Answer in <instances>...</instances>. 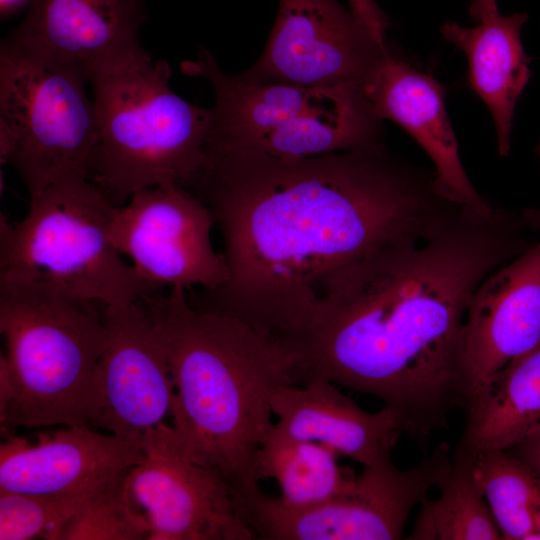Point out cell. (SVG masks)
<instances>
[{
	"label": "cell",
	"mask_w": 540,
	"mask_h": 540,
	"mask_svg": "<svg viewBox=\"0 0 540 540\" xmlns=\"http://www.w3.org/2000/svg\"><path fill=\"white\" fill-rule=\"evenodd\" d=\"M209 208L228 279L197 306L282 342L339 272L380 247L427 238L458 206L384 146L281 159L207 149L185 187Z\"/></svg>",
	"instance_id": "obj_1"
},
{
	"label": "cell",
	"mask_w": 540,
	"mask_h": 540,
	"mask_svg": "<svg viewBox=\"0 0 540 540\" xmlns=\"http://www.w3.org/2000/svg\"><path fill=\"white\" fill-rule=\"evenodd\" d=\"M450 451L442 443L407 470L392 460L364 466L337 494L312 507H287L260 489L240 497V507L258 539H401L412 509L451 469Z\"/></svg>",
	"instance_id": "obj_8"
},
{
	"label": "cell",
	"mask_w": 540,
	"mask_h": 540,
	"mask_svg": "<svg viewBox=\"0 0 540 540\" xmlns=\"http://www.w3.org/2000/svg\"><path fill=\"white\" fill-rule=\"evenodd\" d=\"M350 9L371 31L375 38L385 43L388 18L373 0H348Z\"/></svg>",
	"instance_id": "obj_25"
},
{
	"label": "cell",
	"mask_w": 540,
	"mask_h": 540,
	"mask_svg": "<svg viewBox=\"0 0 540 540\" xmlns=\"http://www.w3.org/2000/svg\"><path fill=\"white\" fill-rule=\"evenodd\" d=\"M259 479L273 478L281 489L280 501L302 509L318 505L342 490L355 476L337 462L328 447L289 437L274 424L257 454Z\"/></svg>",
	"instance_id": "obj_20"
},
{
	"label": "cell",
	"mask_w": 540,
	"mask_h": 540,
	"mask_svg": "<svg viewBox=\"0 0 540 540\" xmlns=\"http://www.w3.org/2000/svg\"><path fill=\"white\" fill-rule=\"evenodd\" d=\"M144 0H33L6 38L90 78L152 61L140 42Z\"/></svg>",
	"instance_id": "obj_13"
},
{
	"label": "cell",
	"mask_w": 540,
	"mask_h": 540,
	"mask_svg": "<svg viewBox=\"0 0 540 540\" xmlns=\"http://www.w3.org/2000/svg\"><path fill=\"white\" fill-rule=\"evenodd\" d=\"M170 367L177 448L222 476L238 497L259 490L257 454L273 426L270 392L299 385L296 356L243 321L169 288L142 300Z\"/></svg>",
	"instance_id": "obj_3"
},
{
	"label": "cell",
	"mask_w": 540,
	"mask_h": 540,
	"mask_svg": "<svg viewBox=\"0 0 540 540\" xmlns=\"http://www.w3.org/2000/svg\"><path fill=\"white\" fill-rule=\"evenodd\" d=\"M105 315L109 336L98 370L99 408L92 427L142 446L171 413L166 350L142 300L106 306Z\"/></svg>",
	"instance_id": "obj_12"
},
{
	"label": "cell",
	"mask_w": 540,
	"mask_h": 540,
	"mask_svg": "<svg viewBox=\"0 0 540 540\" xmlns=\"http://www.w3.org/2000/svg\"><path fill=\"white\" fill-rule=\"evenodd\" d=\"M473 460V456L454 451L452 467L437 486L439 497L421 503L409 540L503 539L475 484Z\"/></svg>",
	"instance_id": "obj_21"
},
{
	"label": "cell",
	"mask_w": 540,
	"mask_h": 540,
	"mask_svg": "<svg viewBox=\"0 0 540 540\" xmlns=\"http://www.w3.org/2000/svg\"><path fill=\"white\" fill-rule=\"evenodd\" d=\"M106 306L47 283L0 279V422L92 427Z\"/></svg>",
	"instance_id": "obj_4"
},
{
	"label": "cell",
	"mask_w": 540,
	"mask_h": 540,
	"mask_svg": "<svg viewBox=\"0 0 540 540\" xmlns=\"http://www.w3.org/2000/svg\"><path fill=\"white\" fill-rule=\"evenodd\" d=\"M85 72L6 37L0 45V157L30 197L62 177L88 178L97 139Z\"/></svg>",
	"instance_id": "obj_7"
},
{
	"label": "cell",
	"mask_w": 540,
	"mask_h": 540,
	"mask_svg": "<svg viewBox=\"0 0 540 540\" xmlns=\"http://www.w3.org/2000/svg\"><path fill=\"white\" fill-rule=\"evenodd\" d=\"M527 19L525 13L498 12L473 28L455 22L440 28L444 38L467 57L470 86L492 114L502 157L510 152L515 106L531 76L521 41Z\"/></svg>",
	"instance_id": "obj_18"
},
{
	"label": "cell",
	"mask_w": 540,
	"mask_h": 540,
	"mask_svg": "<svg viewBox=\"0 0 540 540\" xmlns=\"http://www.w3.org/2000/svg\"><path fill=\"white\" fill-rule=\"evenodd\" d=\"M4 431L0 491L56 495L94 490L125 477L144 458L140 444L89 425L41 433L36 442Z\"/></svg>",
	"instance_id": "obj_14"
},
{
	"label": "cell",
	"mask_w": 540,
	"mask_h": 540,
	"mask_svg": "<svg viewBox=\"0 0 540 540\" xmlns=\"http://www.w3.org/2000/svg\"><path fill=\"white\" fill-rule=\"evenodd\" d=\"M498 13L496 0H472L470 15L478 22Z\"/></svg>",
	"instance_id": "obj_27"
},
{
	"label": "cell",
	"mask_w": 540,
	"mask_h": 540,
	"mask_svg": "<svg viewBox=\"0 0 540 540\" xmlns=\"http://www.w3.org/2000/svg\"><path fill=\"white\" fill-rule=\"evenodd\" d=\"M120 206L87 177L60 178L30 197L26 215H0V279L42 282L107 307L160 292L109 238Z\"/></svg>",
	"instance_id": "obj_6"
},
{
	"label": "cell",
	"mask_w": 540,
	"mask_h": 540,
	"mask_svg": "<svg viewBox=\"0 0 540 540\" xmlns=\"http://www.w3.org/2000/svg\"><path fill=\"white\" fill-rule=\"evenodd\" d=\"M472 473L504 540H540V483L525 464L507 450H486Z\"/></svg>",
	"instance_id": "obj_22"
},
{
	"label": "cell",
	"mask_w": 540,
	"mask_h": 540,
	"mask_svg": "<svg viewBox=\"0 0 540 540\" xmlns=\"http://www.w3.org/2000/svg\"><path fill=\"white\" fill-rule=\"evenodd\" d=\"M539 341L540 241L488 275L469 301L463 355L470 395Z\"/></svg>",
	"instance_id": "obj_15"
},
{
	"label": "cell",
	"mask_w": 540,
	"mask_h": 540,
	"mask_svg": "<svg viewBox=\"0 0 540 540\" xmlns=\"http://www.w3.org/2000/svg\"><path fill=\"white\" fill-rule=\"evenodd\" d=\"M521 214L460 207L427 238L388 243L339 272L285 344L300 385L323 378L381 399L424 443L467 407L469 301L494 270L534 243Z\"/></svg>",
	"instance_id": "obj_2"
},
{
	"label": "cell",
	"mask_w": 540,
	"mask_h": 540,
	"mask_svg": "<svg viewBox=\"0 0 540 540\" xmlns=\"http://www.w3.org/2000/svg\"><path fill=\"white\" fill-rule=\"evenodd\" d=\"M376 115L407 131L435 166L434 186L451 203L488 214L494 210L470 182L446 114L444 91L431 76L389 51L363 86Z\"/></svg>",
	"instance_id": "obj_16"
},
{
	"label": "cell",
	"mask_w": 540,
	"mask_h": 540,
	"mask_svg": "<svg viewBox=\"0 0 540 540\" xmlns=\"http://www.w3.org/2000/svg\"><path fill=\"white\" fill-rule=\"evenodd\" d=\"M269 403L278 417L274 427L279 432L322 444L364 466L392 460V451L405 433L394 410L384 406L367 412L323 378L309 379L301 386H277Z\"/></svg>",
	"instance_id": "obj_17"
},
{
	"label": "cell",
	"mask_w": 540,
	"mask_h": 540,
	"mask_svg": "<svg viewBox=\"0 0 540 540\" xmlns=\"http://www.w3.org/2000/svg\"><path fill=\"white\" fill-rule=\"evenodd\" d=\"M126 476L93 493L65 522L57 540L148 539L146 523L127 498Z\"/></svg>",
	"instance_id": "obj_23"
},
{
	"label": "cell",
	"mask_w": 540,
	"mask_h": 540,
	"mask_svg": "<svg viewBox=\"0 0 540 540\" xmlns=\"http://www.w3.org/2000/svg\"><path fill=\"white\" fill-rule=\"evenodd\" d=\"M166 60H153L89 80L97 139L88 179L117 206L139 190L187 186L207 159L212 108L178 96Z\"/></svg>",
	"instance_id": "obj_5"
},
{
	"label": "cell",
	"mask_w": 540,
	"mask_h": 540,
	"mask_svg": "<svg viewBox=\"0 0 540 540\" xmlns=\"http://www.w3.org/2000/svg\"><path fill=\"white\" fill-rule=\"evenodd\" d=\"M507 451L525 464L540 483V425Z\"/></svg>",
	"instance_id": "obj_26"
},
{
	"label": "cell",
	"mask_w": 540,
	"mask_h": 540,
	"mask_svg": "<svg viewBox=\"0 0 540 540\" xmlns=\"http://www.w3.org/2000/svg\"><path fill=\"white\" fill-rule=\"evenodd\" d=\"M99 489L56 495L0 491V540H57L65 522Z\"/></svg>",
	"instance_id": "obj_24"
},
{
	"label": "cell",
	"mask_w": 540,
	"mask_h": 540,
	"mask_svg": "<svg viewBox=\"0 0 540 540\" xmlns=\"http://www.w3.org/2000/svg\"><path fill=\"white\" fill-rule=\"evenodd\" d=\"M536 154L540 160V142L536 147ZM521 216L527 228L540 231V207L525 209L521 212Z\"/></svg>",
	"instance_id": "obj_28"
},
{
	"label": "cell",
	"mask_w": 540,
	"mask_h": 540,
	"mask_svg": "<svg viewBox=\"0 0 540 540\" xmlns=\"http://www.w3.org/2000/svg\"><path fill=\"white\" fill-rule=\"evenodd\" d=\"M209 208L177 184L145 188L120 206L109 238L149 284L213 291L228 279L224 254L211 241Z\"/></svg>",
	"instance_id": "obj_9"
},
{
	"label": "cell",
	"mask_w": 540,
	"mask_h": 540,
	"mask_svg": "<svg viewBox=\"0 0 540 540\" xmlns=\"http://www.w3.org/2000/svg\"><path fill=\"white\" fill-rule=\"evenodd\" d=\"M455 450L475 457L507 450L540 425V341L495 373L469 398Z\"/></svg>",
	"instance_id": "obj_19"
},
{
	"label": "cell",
	"mask_w": 540,
	"mask_h": 540,
	"mask_svg": "<svg viewBox=\"0 0 540 540\" xmlns=\"http://www.w3.org/2000/svg\"><path fill=\"white\" fill-rule=\"evenodd\" d=\"M144 458L128 472L125 491L144 520L148 540H251L238 497L215 471L177 448L171 425L142 443Z\"/></svg>",
	"instance_id": "obj_10"
},
{
	"label": "cell",
	"mask_w": 540,
	"mask_h": 540,
	"mask_svg": "<svg viewBox=\"0 0 540 540\" xmlns=\"http://www.w3.org/2000/svg\"><path fill=\"white\" fill-rule=\"evenodd\" d=\"M388 51L338 0H279L261 56L241 75L259 83L363 88Z\"/></svg>",
	"instance_id": "obj_11"
},
{
	"label": "cell",
	"mask_w": 540,
	"mask_h": 540,
	"mask_svg": "<svg viewBox=\"0 0 540 540\" xmlns=\"http://www.w3.org/2000/svg\"><path fill=\"white\" fill-rule=\"evenodd\" d=\"M33 0H0V13L2 18L15 15L20 10L30 5Z\"/></svg>",
	"instance_id": "obj_29"
}]
</instances>
